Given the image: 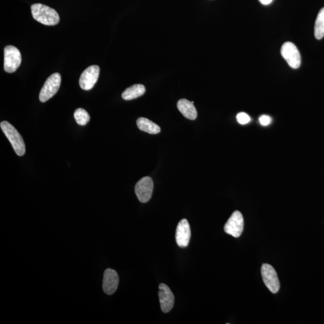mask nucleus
<instances>
[{
	"instance_id": "f257e3e1",
	"label": "nucleus",
	"mask_w": 324,
	"mask_h": 324,
	"mask_svg": "<svg viewBox=\"0 0 324 324\" xmlns=\"http://www.w3.org/2000/svg\"><path fill=\"white\" fill-rule=\"evenodd\" d=\"M34 19L46 26H55L60 21V17L54 9L42 4H35L31 7Z\"/></svg>"
},
{
	"instance_id": "f03ea898",
	"label": "nucleus",
	"mask_w": 324,
	"mask_h": 324,
	"mask_svg": "<svg viewBox=\"0 0 324 324\" xmlns=\"http://www.w3.org/2000/svg\"><path fill=\"white\" fill-rule=\"evenodd\" d=\"M2 130L12 145L18 156H23L26 153V145L19 132L13 126L4 121L0 124Z\"/></svg>"
},
{
	"instance_id": "7ed1b4c3",
	"label": "nucleus",
	"mask_w": 324,
	"mask_h": 324,
	"mask_svg": "<svg viewBox=\"0 0 324 324\" xmlns=\"http://www.w3.org/2000/svg\"><path fill=\"white\" fill-rule=\"evenodd\" d=\"M61 77L60 73L52 74L46 80L39 94V100L45 102L57 93L61 85Z\"/></svg>"
},
{
	"instance_id": "20e7f679",
	"label": "nucleus",
	"mask_w": 324,
	"mask_h": 324,
	"mask_svg": "<svg viewBox=\"0 0 324 324\" xmlns=\"http://www.w3.org/2000/svg\"><path fill=\"white\" fill-rule=\"evenodd\" d=\"M4 69L6 72L14 73L20 66L22 57L21 52L14 46H6L4 50Z\"/></svg>"
},
{
	"instance_id": "39448f33",
	"label": "nucleus",
	"mask_w": 324,
	"mask_h": 324,
	"mask_svg": "<svg viewBox=\"0 0 324 324\" xmlns=\"http://www.w3.org/2000/svg\"><path fill=\"white\" fill-rule=\"evenodd\" d=\"M281 54L292 69H297L301 65V55L298 49L294 43L286 42L281 48Z\"/></svg>"
},
{
	"instance_id": "423d86ee",
	"label": "nucleus",
	"mask_w": 324,
	"mask_h": 324,
	"mask_svg": "<svg viewBox=\"0 0 324 324\" xmlns=\"http://www.w3.org/2000/svg\"><path fill=\"white\" fill-rule=\"evenodd\" d=\"M261 274L265 286L270 291L276 294L279 291L280 282L276 271L271 265L267 264L262 265Z\"/></svg>"
},
{
	"instance_id": "0eeeda50",
	"label": "nucleus",
	"mask_w": 324,
	"mask_h": 324,
	"mask_svg": "<svg viewBox=\"0 0 324 324\" xmlns=\"http://www.w3.org/2000/svg\"><path fill=\"white\" fill-rule=\"evenodd\" d=\"M244 229V219L239 211H234L224 227L225 233L238 238L242 235Z\"/></svg>"
},
{
	"instance_id": "6e6552de",
	"label": "nucleus",
	"mask_w": 324,
	"mask_h": 324,
	"mask_svg": "<svg viewBox=\"0 0 324 324\" xmlns=\"http://www.w3.org/2000/svg\"><path fill=\"white\" fill-rule=\"evenodd\" d=\"M100 67L92 65L84 71L79 79V85L84 90H89L93 88L99 76Z\"/></svg>"
},
{
	"instance_id": "1a4fd4ad",
	"label": "nucleus",
	"mask_w": 324,
	"mask_h": 324,
	"mask_svg": "<svg viewBox=\"0 0 324 324\" xmlns=\"http://www.w3.org/2000/svg\"><path fill=\"white\" fill-rule=\"evenodd\" d=\"M153 181L149 177H145L138 181L135 187L136 195L140 201L146 203L149 201L152 196Z\"/></svg>"
},
{
	"instance_id": "9d476101",
	"label": "nucleus",
	"mask_w": 324,
	"mask_h": 324,
	"mask_svg": "<svg viewBox=\"0 0 324 324\" xmlns=\"http://www.w3.org/2000/svg\"><path fill=\"white\" fill-rule=\"evenodd\" d=\"M191 237L190 227L187 219H182L176 230L175 240L177 245L181 248L189 245Z\"/></svg>"
},
{
	"instance_id": "9b49d317",
	"label": "nucleus",
	"mask_w": 324,
	"mask_h": 324,
	"mask_svg": "<svg viewBox=\"0 0 324 324\" xmlns=\"http://www.w3.org/2000/svg\"><path fill=\"white\" fill-rule=\"evenodd\" d=\"M159 291V297L160 307L163 312L168 313L174 304V296L170 288L164 283H160Z\"/></svg>"
},
{
	"instance_id": "f8f14e48",
	"label": "nucleus",
	"mask_w": 324,
	"mask_h": 324,
	"mask_svg": "<svg viewBox=\"0 0 324 324\" xmlns=\"http://www.w3.org/2000/svg\"><path fill=\"white\" fill-rule=\"evenodd\" d=\"M119 276L116 270L107 268L104 272L102 288L107 295H113L118 288Z\"/></svg>"
},
{
	"instance_id": "ddd939ff",
	"label": "nucleus",
	"mask_w": 324,
	"mask_h": 324,
	"mask_svg": "<svg viewBox=\"0 0 324 324\" xmlns=\"http://www.w3.org/2000/svg\"><path fill=\"white\" fill-rule=\"evenodd\" d=\"M177 107L180 112L186 118L192 120H195L197 117V111L195 107L191 101L182 98L177 103Z\"/></svg>"
},
{
	"instance_id": "4468645a",
	"label": "nucleus",
	"mask_w": 324,
	"mask_h": 324,
	"mask_svg": "<svg viewBox=\"0 0 324 324\" xmlns=\"http://www.w3.org/2000/svg\"><path fill=\"white\" fill-rule=\"evenodd\" d=\"M146 92V88L142 84L130 86L122 93V98L125 100H131L142 96Z\"/></svg>"
},
{
	"instance_id": "2eb2a0df",
	"label": "nucleus",
	"mask_w": 324,
	"mask_h": 324,
	"mask_svg": "<svg viewBox=\"0 0 324 324\" xmlns=\"http://www.w3.org/2000/svg\"><path fill=\"white\" fill-rule=\"evenodd\" d=\"M137 126L141 131L150 134H157L160 132L159 126L150 120L141 117L137 120Z\"/></svg>"
},
{
	"instance_id": "dca6fc26",
	"label": "nucleus",
	"mask_w": 324,
	"mask_h": 324,
	"mask_svg": "<svg viewBox=\"0 0 324 324\" xmlns=\"http://www.w3.org/2000/svg\"><path fill=\"white\" fill-rule=\"evenodd\" d=\"M314 36L320 40L324 37V8L320 9L317 15L314 29Z\"/></svg>"
},
{
	"instance_id": "f3484780",
	"label": "nucleus",
	"mask_w": 324,
	"mask_h": 324,
	"mask_svg": "<svg viewBox=\"0 0 324 324\" xmlns=\"http://www.w3.org/2000/svg\"><path fill=\"white\" fill-rule=\"evenodd\" d=\"M74 117L76 123L80 126L86 125L90 120L88 113L82 108H78L75 111Z\"/></svg>"
},
{
	"instance_id": "a211bd4d",
	"label": "nucleus",
	"mask_w": 324,
	"mask_h": 324,
	"mask_svg": "<svg viewBox=\"0 0 324 324\" xmlns=\"http://www.w3.org/2000/svg\"><path fill=\"white\" fill-rule=\"evenodd\" d=\"M237 120L240 125H245L251 122V117L245 113H240L237 114Z\"/></svg>"
},
{
	"instance_id": "6ab92c4d",
	"label": "nucleus",
	"mask_w": 324,
	"mask_h": 324,
	"mask_svg": "<svg viewBox=\"0 0 324 324\" xmlns=\"http://www.w3.org/2000/svg\"><path fill=\"white\" fill-rule=\"evenodd\" d=\"M259 121L262 126H267L270 125V123L272 122V119L270 116L263 115L259 117Z\"/></svg>"
},
{
	"instance_id": "aec40b11",
	"label": "nucleus",
	"mask_w": 324,
	"mask_h": 324,
	"mask_svg": "<svg viewBox=\"0 0 324 324\" xmlns=\"http://www.w3.org/2000/svg\"><path fill=\"white\" fill-rule=\"evenodd\" d=\"M259 2L261 3V4L264 5H268L271 4V3L273 1V0H259Z\"/></svg>"
}]
</instances>
